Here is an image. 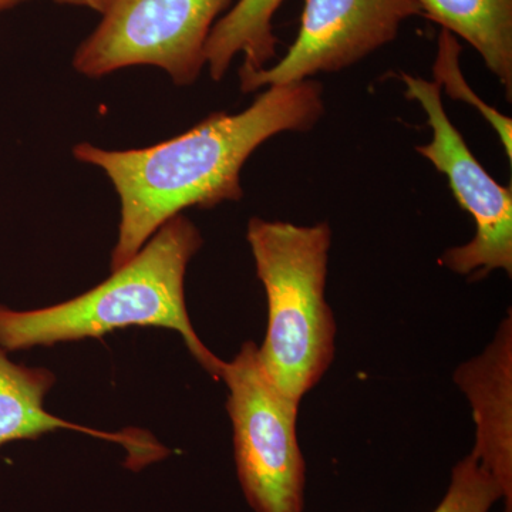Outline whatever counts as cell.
<instances>
[{"label": "cell", "instance_id": "8", "mask_svg": "<svg viewBox=\"0 0 512 512\" xmlns=\"http://www.w3.org/2000/svg\"><path fill=\"white\" fill-rule=\"evenodd\" d=\"M454 382L466 394L476 421L473 456L503 494L512 512V318L501 322L481 355L457 367Z\"/></svg>", "mask_w": 512, "mask_h": 512}, {"label": "cell", "instance_id": "11", "mask_svg": "<svg viewBox=\"0 0 512 512\" xmlns=\"http://www.w3.org/2000/svg\"><path fill=\"white\" fill-rule=\"evenodd\" d=\"M284 0H238L218 19L205 45V66L221 82L232 60L244 55L239 73L258 72L276 56L278 37L272 19Z\"/></svg>", "mask_w": 512, "mask_h": 512}, {"label": "cell", "instance_id": "6", "mask_svg": "<svg viewBox=\"0 0 512 512\" xmlns=\"http://www.w3.org/2000/svg\"><path fill=\"white\" fill-rule=\"evenodd\" d=\"M406 84V97L419 101L426 113L433 140L416 147L437 171L446 175L454 197L476 224L473 239L450 248L440 264L457 275L478 281L501 269L512 274V190L503 187L487 173L471 153L460 131L448 119L436 82L400 73Z\"/></svg>", "mask_w": 512, "mask_h": 512}, {"label": "cell", "instance_id": "14", "mask_svg": "<svg viewBox=\"0 0 512 512\" xmlns=\"http://www.w3.org/2000/svg\"><path fill=\"white\" fill-rule=\"evenodd\" d=\"M60 5L77 6V8H86L103 15L107 9L113 5L116 0H55Z\"/></svg>", "mask_w": 512, "mask_h": 512}, {"label": "cell", "instance_id": "10", "mask_svg": "<svg viewBox=\"0 0 512 512\" xmlns=\"http://www.w3.org/2000/svg\"><path fill=\"white\" fill-rule=\"evenodd\" d=\"M420 15L461 37L512 94V0H414Z\"/></svg>", "mask_w": 512, "mask_h": 512}, {"label": "cell", "instance_id": "7", "mask_svg": "<svg viewBox=\"0 0 512 512\" xmlns=\"http://www.w3.org/2000/svg\"><path fill=\"white\" fill-rule=\"evenodd\" d=\"M416 15L414 0H305L293 45L275 66L238 73L242 93L348 69L392 43Z\"/></svg>", "mask_w": 512, "mask_h": 512}, {"label": "cell", "instance_id": "12", "mask_svg": "<svg viewBox=\"0 0 512 512\" xmlns=\"http://www.w3.org/2000/svg\"><path fill=\"white\" fill-rule=\"evenodd\" d=\"M463 46L458 43L457 37L451 35L447 30L441 29L439 40H437V56L433 66L434 82L439 84L440 89H446L451 99L464 101L488 121L494 128L501 144L504 146L508 161L512 160V121L510 117L504 116L494 107L485 104L480 97L468 86L460 67V57Z\"/></svg>", "mask_w": 512, "mask_h": 512}, {"label": "cell", "instance_id": "13", "mask_svg": "<svg viewBox=\"0 0 512 512\" xmlns=\"http://www.w3.org/2000/svg\"><path fill=\"white\" fill-rule=\"evenodd\" d=\"M501 500L503 494L494 478L470 454L451 471L446 494L433 512H490Z\"/></svg>", "mask_w": 512, "mask_h": 512}, {"label": "cell", "instance_id": "5", "mask_svg": "<svg viewBox=\"0 0 512 512\" xmlns=\"http://www.w3.org/2000/svg\"><path fill=\"white\" fill-rule=\"evenodd\" d=\"M232 0H116L77 47L73 67L99 79L134 66L164 70L178 86L197 82L205 45Z\"/></svg>", "mask_w": 512, "mask_h": 512}, {"label": "cell", "instance_id": "15", "mask_svg": "<svg viewBox=\"0 0 512 512\" xmlns=\"http://www.w3.org/2000/svg\"><path fill=\"white\" fill-rule=\"evenodd\" d=\"M25 2H29V0H0V13L16 8V6L22 5Z\"/></svg>", "mask_w": 512, "mask_h": 512}, {"label": "cell", "instance_id": "3", "mask_svg": "<svg viewBox=\"0 0 512 512\" xmlns=\"http://www.w3.org/2000/svg\"><path fill=\"white\" fill-rule=\"evenodd\" d=\"M247 239L268 301L259 363L272 383L301 403L328 372L336 352V320L326 301L332 229L254 217Z\"/></svg>", "mask_w": 512, "mask_h": 512}, {"label": "cell", "instance_id": "2", "mask_svg": "<svg viewBox=\"0 0 512 512\" xmlns=\"http://www.w3.org/2000/svg\"><path fill=\"white\" fill-rule=\"evenodd\" d=\"M201 247V232L177 215L92 291L36 311L0 305V349L13 352L99 339L128 326H157L180 333L195 360L221 380L225 362L198 338L185 303L187 266Z\"/></svg>", "mask_w": 512, "mask_h": 512}, {"label": "cell", "instance_id": "1", "mask_svg": "<svg viewBox=\"0 0 512 512\" xmlns=\"http://www.w3.org/2000/svg\"><path fill=\"white\" fill-rule=\"evenodd\" d=\"M323 114L322 84L309 79L268 87L247 110L218 111L156 146H74V158L100 168L119 195L121 218L111 271L126 265L184 210L241 200V171L252 153L285 131L311 130Z\"/></svg>", "mask_w": 512, "mask_h": 512}, {"label": "cell", "instance_id": "4", "mask_svg": "<svg viewBox=\"0 0 512 512\" xmlns=\"http://www.w3.org/2000/svg\"><path fill=\"white\" fill-rule=\"evenodd\" d=\"M221 380L229 390L235 463L248 504L255 512H303L306 466L296 434L301 403L269 380L254 342L225 362Z\"/></svg>", "mask_w": 512, "mask_h": 512}, {"label": "cell", "instance_id": "9", "mask_svg": "<svg viewBox=\"0 0 512 512\" xmlns=\"http://www.w3.org/2000/svg\"><path fill=\"white\" fill-rule=\"evenodd\" d=\"M55 383L56 376L50 370L16 365L10 362L6 350L0 349V448L10 441L36 440L50 431L67 429L120 444L128 453L127 467L134 471L170 453L146 431L104 433L46 412L43 403Z\"/></svg>", "mask_w": 512, "mask_h": 512}]
</instances>
